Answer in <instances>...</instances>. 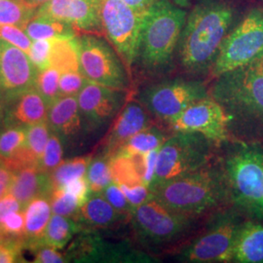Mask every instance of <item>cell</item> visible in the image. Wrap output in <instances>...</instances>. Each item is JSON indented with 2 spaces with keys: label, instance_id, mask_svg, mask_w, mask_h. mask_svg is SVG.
<instances>
[{
  "label": "cell",
  "instance_id": "7c38bea8",
  "mask_svg": "<svg viewBox=\"0 0 263 263\" xmlns=\"http://www.w3.org/2000/svg\"><path fill=\"white\" fill-rule=\"evenodd\" d=\"M146 12L147 10L134 9L122 0H102V28L129 68L138 59L141 28Z\"/></svg>",
  "mask_w": 263,
  "mask_h": 263
},
{
  "label": "cell",
  "instance_id": "2e32d148",
  "mask_svg": "<svg viewBox=\"0 0 263 263\" xmlns=\"http://www.w3.org/2000/svg\"><path fill=\"white\" fill-rule=\"evenodd\" d=\"M36 73L28 54L0 38V92L4 101L34 87Z\"/></svg>",
  "mask_w": 263,
  "mask_h": 263
},
{
  "label": "cell",
  "instance_id": "e575fe53",
  "mask_svg": "<svg viewBox=\"0 0 263 263\" xmlns=\"http://www.w3.org/2000/svg\"><path fill=\"white\" fill-rule=\"evenodd\" d=\"M50 203L54 214L77 219L81 205L72 194L63 187L55 188L50 196Z\"/></svg>",
  "mask_w": 263,
  "mask_h": 263
},
{
  "label": "cell",
  "instance_id": "c3c4849f",
  "mask_svg": "<svg viewBox=\"0 0 263 263\" xmlns=\"http://www.w3.org/2000/svg\"><path fill=\"white\" fill-rule=\"evenodd\" d=\"M3 119H4V100L3 96L0 92V126L3 124Z\"/></svg>",
  "mask_w": 263,
  "mask_h": 263
},
{
  "label": "cell",
  "instance_id": "681fc988",
  "mask_svg": "<svg viewBox=\"0 0 263 263\" xmlns=\"http://www.w3.org/2000/svg\"><path fill=\"white\" fill-rule=\"evenodd\" d=\"M24 1H26L28 4L33 6V7H38L49 0H24Z\"/></svg>",
  "mask_w": 263,
  "mask_h": 263
},
{
  "label": "cell",
  "instance_id": "ee69618b",
  "mask_svg": "<svg viewBox=\"0 0 263 263\" xmlns=\"http://www.w3.org/2000/svg\"><path fill=\"white\" fill-rule=\"evenodd\" d=\"M63 188L70 194H72L79 201L81 207L91 195V191H90L86 176L70 181L69 183L64 185Z\"/></svg>",
  "mask_w": 263,
  "mask_h": 263
},
{
  "label": "cell",
  "instance_id": "ffe728a7",
  "mask_svg": "<svg viewBox=\"0 0 263 263\" xmlns=\"http://www.w3.org/2000/svg\"><path fill=\"white\" fill-rule=\"evenodd\" d=\"M48 124L51 131L66 141L76 140L84 127V119L76 96L61 97L49 108Z\"/></svg>",
  "mask_w": 263,
  "mask_h": 263
},
{
  "label": "cell",
  "instance_id": "484cf974",
  "mask_svg": "<svg viewBox=\"0 0 263 263\" xmlns=\"http://www.w3.org/2000/svg\"><path fill=\"white\" fill-rule=\"evenodd\" d=\"M82 228L74 218L54 214L51 216L42 243L57 250L63 249Z\"/></svg>",
  "mask_w": 263,
  "mask_h": 263
},
{
  "label": "cell",
  "instance_id": "836d02e7",
  "mask_svg": "<svg viewBox=\"0 0 263 263\" xmlns=\"http://www.w3.org/2000/svg\"><path fill=\"white\" fill-rule=\"evenodd\" d=\"M28 128L10 126L0 133V161L13 157L23 147Z\"/></svg>",
  "mask_w": 263,
  "mask_h": 263
},
{
  "label": "cell",
  "instance_id": "b9f144b4",
  "mask_svg": "<svg viewBox=\"0 0 263 263\" xmlns=\"http://www.w3.org/2000/svg\"><path fill=\"white\" fill-rule=\"evenodd\" d=\"M119 186L122 189L125 196L128 199L129 203L134 209L143 204L152 196L151 188L142 183L134 185V186H127V185H119Z\"/></svg>",
  "mask_w": 263,
  "mask_h": 263
},
{
  "label": "cell",
  "instance_id": "83f0119b",
  "mask_svg": "<svg viewBox=\"0 0 263 263\" xmlns=\"http://www.w3.org/2000/svg\"><path fill=\"white\" fill-rule=\"evenodd\" d=\"M50 63L61 73L80 70L76 37L52 39Z\"/></svg>",
  "mask_w": 263,
  "mask_h": 263
},
{
  "label": "cell",
  "instance_id": "74e56055",
  "mask_svg": "<svg viewBox=\"0 0 263 263\" xmlns=\"http://www.w3.org/2000/svg\"><path fill=\"white\" fill-rule=\"evenodd\" d=\"M89 80L80 70H70L61 73L60 77V98L76 96L82 90Z\"/></svg>",
  "mask_w": 263,
  "mask_h": 263
},
{
  "label": "cell",
  "instance_id": "52a82bcc",
  "mask_svg": "<svg viewBox=\"0 0 263 263\" xmlns=\"http://www.w3.org/2000/svg\"><path fill=\"white\" fill-rule=\"evenodd\" d=\"M199 217L176 212L152 194L133 210L130 220L138 242L151 249L175 243L187 235L197 226Z\"/></svg>",
  "mask_w": 263,
  "mask_h": 263
},
{
  "label": "cell",
  "instance_id": "d4e9b609",
  "mask_svg": "<svg viewBox=\"0 0 263 263\" xmlns=\"http://www.w3.org/2000/svg\"><path fill=\"white\" fill-rule=\"evenodd\" d=\"M24 29L32 41L40 39L52 40L57 38L76 37L72 26L44 16L35 15L24 27Z\"/></svg>",
  "mask_w": 263,
  "mask_h": 263
},
{
  "label": "cell",
  "instance_id": "603a6c76",
  "mask_svg": "<svg viewBox=\"0 0 263 263\" xmlns=\"http://www.w3.org/2000/svg\"><path fill=\"white\" fill-rule=\"evenodd\" d=\"M50 199L44 196L34 198L25 209V248L35 250L44 246L42 241L51 219Z\"/></svg>",
  "mask_w": 263,
  "mask_h": 263
},
{
  "label": "cell",
  "instance_id": "3957f363",
  "mask_svg": "<svg viewBox=\"0 0 263 263\" xmlns=\"http://www.w3.org/2000/svg\"><path fill=\"white\" fill-rule=\"evenodd\" d=\"M151 190L165 206L191 216H200L231 203L221 161L211 162L201 169L168 180Z\"/></svg>",
  "mask_w": 263,
  "mask_h": 263
},
{
  "label": "cell",
  "instance_id": "7a4b0ae2",
  "mask_svg": "<svg viewBox=\"0 0 263 263\" xmlns=\"http://www.w3.org/2000/svg\"><path fill=\"white\" fill-rule=\"evenodd\" d=\"M233 21V11L223 2L199 4L186 17L179 42L181 66L188 72L212 68Z\"/></svg>",
  "mask_w": 263,
  "mask_h": 263
},
{
  "label": "cell",
  "instance_id": "f1b7e54d",
  "mask_svg": "<svg viewBox=\"0 0 263 263\" xmlns=\"http://www.w3.org/2000/svg\"><path fill=\"white\" fill-rule=\"evenodd\" d=\"M92 159V155H86L63 161L50 175L54 189L63 187L74 179L85 177Z\"/></svg>",
  "mask_w": 263,
  "mask_h": 263
},
{
  "label": "cell",
  "instance_id": "7bdbcfd3",
  "mask_svg": "<svg viewBox=\"0 0 263 263\" xmlns=\"http://www.w3.org/2000/svg\"><path fill=\"white\" fill-rule=\"evenodd\" d=\"M34 253L35 263H63L67 262V258L65 255L60 254L57 249L49 246H42L32 251Z\"/></svg>",
  "mask_w": 263,
  "mask_h": 263
},
{
  "label": "cell",
  "instance_id": "ba28073f",
  "mask_svg": "<svg viewBox=\"0 0 263 263\" xmlns=\"http://www.w3.org/2000/svg\"><path fill=\"white\" fill-rule=\"evenodd\" d=\"M234 210L216 211L202 232L176 255L181 262H232L238 231L242 226Z\"/></svg>",
  "mask_w": 263,
  "mask_h": 263
},
{
  "label": "cell",
  "instance_id": "6da1fadb",
  "mask_svg": "<svg viewBox=\"0 0 263 263\" xmlns=\"http://www.w3.org/2000/svg\"><path fill=\"white\" fill-rule=\"evenodd\" d=\"M216 78L209 93L224 110L230 136L262 134V70L252 62Z\"/></svg>",
  "mask_w": 263,
  "mask_h": 263
},
{
  "label": "cell",
  "instance_id": "60d3db41",
  "mask_svg": "<svg viewBox=\"0 0 263 263\" xmlns=\"http://www.w3.org/2000/svg\"><path fill=\"white\" fill-rule=\"evenodd\" d=\"M103 195L117 212H119L123 216L130 218L134 208L132 207L122 189L116 182L112 181L105 188L103 191Z\"/></svg>",
  "mask_w": 263,
  "mask_h": 263
},
{
  "label": "cell",
  "instance_id": "4dcf8cb0",
  "mask_svg": "<svg viewBox=\"0 0 263 263\" xmlns=\"http://www.w3.org/2000/svg\"><path fill=\"white\" fill-rule=\"evenodd\" d=\"M110 168L113 181L118 185L134 186L142 183L131 155L120 152L114 153L110 156Z\"/></svg>",
  "mask_w": 263,
  "mask_h": 263
},
{
  "label": "cell",
  "instance_id": "277c9868",
  "mask_svg": "<svg viewBox=\"0 0 263 263\" xmlns=\"http://www.w3.org/2000/svg\"><path fill=\"white\" fill-rule=\"evenodd\" d=\"M186 17L185 10L170 0H156L151 5L143 20L137 59L144 68L157 71L169 65Z\"/></svg>",
  "mask_w": 263,
  "mask_h": 263
},
{
  "label": "cell",
  "instance_id": "d6a6232c",
  "mask_svg": "<svg viewBox=\"0 0 263 263\" xmlns=\"http://www.w3.org/2000/svg\"><path fill=\"white\" fill-rule=\"evenodd\" d=\"M60 77L61 72L54 66L37 70L34 88L43 98L49 108L60 98Z\"/></svg>",
  "mask_w": 263,
  "mask_h": 263
},
{
  "label": "cell",
  "instance_id": "f546056e",
  "mask_svg": "<svg viewBox=\"0 0 263 263\" xmlns=\"http://www.w3.org/2000/svg\"><path fill=\"white\" fill-rule=\"evenodd\" d=\"M35 8L37 7L24 0H0V26L11 25L24 28L35 16Z\"/></svg>",
  "mask_w": 263,
  "mask_h": 263
},
{
  "label": "cell",
  "instance_id": "9a60e30c",
  "mask_svg": "<svg viewBox=\"0 0 263 263\" xmlns=\"http://www.w3.org/2000/svg\"><path fill=\"white\" fill-rule=\"evenodd\" d=\"M169 126L174 132L202 134L216 143L227 142L230 138L226 112L210 95L188 106Z\"/></svg>",
  "mask_w": 263,
  "mask_h": 263
},
{
  "label": "cell",
  "instance_id": "4fadbf2b",
  "mask_svg": "<svg viewBox=\"0 0 263 263\" xmlns=\"http://www.w3.org/2000/svg\"><path fill=\"white\" fill-rule=\"evenodd\" d=\"M68 261L76 262H156L151 254L134 247L129 241L110 243L92 232H83L70 249Z\"/></svg>",
  "mask_w": 263,
  "mask_h": 263
},
{
  "label": "cell",
  "instance_id": "f907efd6",
  "mask_svg": "<svg viewBox=\"0 0 263 263\" xmlns=\"http://www.w3.org/2000/svg\"><path fill=\"white\" fill-rule=\"evenodd\" d=\"M253 63L263 71V53L260 56L257 57L254 61H253Z\"/></svg>",
  "mask_w": 263,
  "mask_h": 263
},
{
  "label": "cell",
  "instance_id": "ab89813d",
  "mask_svg": "<svg viewBox=\"0 0 263 263\" xmlns=\"http://www.w3.org/2000/svg\"><path fill=\"white\" fill-rule=\"evenodd\" d=\"M0 38L19 48L28 55L32 40L29 38L24 28L18 26L2 25L0 26Z\"/></svg>",
  "mask_w": 263,
  "mask_h": 263
},
{
  "label": "cell",
  "instance_id": "e0dca14e",
  "mask_svg": "<svg viewBox=\"0 0 263 263\" xmlns=\"http://www.w3.org/2000/svg\"><path fill=\"white\" fill-rule=\"evenodd\" d=\"M101 6L102 0H49L38 6L35 15L90 31L102 28Z\"/></svg>",
  "mask_w": 263,
  "mask_h": 263
},
{
  "label": "cell",
  "instance_id": "d590c367",
  "mask_svg": "<svg viewBox=\"0 0 263 263\" xmlns=\"http://www.w3.org/2000/svg\"><path fill=\"white\" fill-rule=\"evenodd\" d=\"M63 153L64 149L61 138L56 133L51 132L43 155L38 163V169L45 174L51 175V173L63 162Z\"/></svg>",
  "mask_w": 263,
  "mask_h": 263
},
{
  "label": "cell",
  "instance_id": "44dd1931",
  "mask_svg": "<svg viewBox=\"0 0 263 263\" xmlns=\"http://www.w3.org/2000/svg\"><path fill=\"white\" fill-rule=\"evenodd\" d=\"M53 190L50 175L41 172L36 166L25 167L13 172L10 193L19 201L23 211L34 198L44 196L50 199Z\"/></svg>",
  "mask_w": 263,
  "mask_h": 263
},
{
  "label": "cell",
  "instance_id": "8d00e7d4",
  "mask_svg": "<svg viewBox=\"0 0 263 263\" xmlns=\"http://www.w3.org/2000/svg\"><path fill=\"white\" fill-rule=\"evenodd\" d=\"M158 149L143 154H132V158L136 164L142 183L151 188L155 175Z\"/></svg>",
  "mask_w": 263,
  "mask_h": 263
},
{
  "label": "cell",
  "instance_id": "cb8c5ba5",
  "mask_svg": "<svg viewBox=\"0 0 263 263\" xmlns=\"http://www.w3.org/2000/svg\"><path fill=\"white\" fill-rule=\"evenodd\" d=\"M232 262L263 263V224L243 222L238 231Z\"/></svg>",
  "mask_w": 263,
  "mask_h": 263
},
{
  "label": "cell",
  "instance_id": "5bb4252c",
  "mask_svg": "<svg viewBox=\"0 0 263 263\" xmlns=\"http://www.w3.org/2000/svg\"><path fill=\"white\" fill-rule=\"evenodd\" d=\"M77 101L86 126L99 130L114 121L126 104L127 93L88 81L77 95Z\"/></svg>",
  "mask_w": 263,
  "mask_h": 263
},
{
  "label": "cell",
  "instance_id": "1f68e13d",
  "mask_svg": "<svg viewBox=\"0 0 263 263\" xmlns=\"http://www.w3.org/2000/svg\"><path fill=\"white\" fill-rule=\"evenodd\" d=\"M86 179L91 193H103L113 181L110 157L103 153L93 158L87 170Z\"/></svg>",
  "mask_w": 263,
  "mask_h": 263
},
{
  "label": "cell",
  "instance_id": "5b68a950",
  "mask_svg": "<svg viewBox=\"0 0 263 263\" xmlns=\"http://www.w3.org/2000/svg\"><path fill=\"white\" fill-rule=\"evenodd\" d=\"M231 203L249 216L263 219V153L237 142L221 161Z\"/></svg>",
  "mask_w": 263,
  "mask_h": 263
},
{
  "label": "cell",
  "instance_id": "30bf717a",
  "mask_svg": "<svg viewBox=\"0 0 263 263\" xmlns=\"http://www.w3.org/2000/svg\"><path fill=\"white\" fill-rule=\"evenodd\" d=\"M263 53V10L254 8L234 29L228 32L219 48L212 74L224 72L252 63Z\"/></svg>",
  "mask_w": 263,
  "mask_h": 263
},
{
  "label": "cell",
  "instance_id": "ac0fdd59",
  "mask_svg": "<svg viewBox=\"0 0 263 263\" xmlns=\"http://www.w3.org/2000/svg\"><path fill=\"white\" fill-rule=\"evenodd\" d=\"M151 114L138 102H128L114 119L104 139L103 153L111 156L125 141L151 126Z\"/></svg>",
  "mask_w": 263,
  "mask_h": 263
},
{
  "label": "cell",
  "instance_id": "f35d334b",
  "mask_svg": "<svg viewBox=\"0 0 263 263\" xmlns=\"http://www.w3.org/2000/svg\"><path fill=\"white\" fill-rule=\"evenodd\" d=\"M51 50L52 40L50 39H40L32 41L28 56L37 70L45 69L51 66Z\"/></svg>",
  "mask_w": 263,
  "mask_h": 263
},
{
  "label": "cell",
  "instance_id": "816d5d0a",
  "mask_svg": "<svg viewBox=\"0 0 263 263\" xmlns=\"http://www.w3.org/2000/svg\"><path fill=\"white\" fill-rule=\"evenodd\" d=\"M189 0H175L176 4H178L179 6H186L188 4Z\"/></svg>",
  "mask_w": 263,
  "mask_h": 263
},
{
  "label": "cell",
  "instance_id": "8992f818",
  "mask_svg": "<svg viewBox=\"0 0 263 263\" xmlns=\"http://www.w3.org/2000/svg\"><path fill=\"white\" fill-rule=\"evenodd\" d=\"M216 142L195 132H175L160 146L151 189L212 162Z\"/></svg>",
  "mask_w": 263,
  "mask_h": 263
},
{
  "label": "cell",
  "instance_id": "d6986e66",
  "mask_svg": "<svg viewBox=\"0 0 263 263\" xmlns=\"http://www.w3.org/2000/svg\"><path fill=\"white\" fill-rule=\"evenodd\" d=\"M49 107L32 87L27 91L4 101V119L5 127L15 126L28 128L39 123L48 121Z\"/></svg>",
  "mask_w": 263,
  "mask_h": 263
},
{
  "label": "cell",
  "instance_id": "4316f807",
  "mask_svg": "<svg viewBox=\"0 0 263 263\" xmlns=\"http://www.w3.org/2000/svg\"><path fill=\"white\" fill-rule=\"evenodd\" d=\"M168 137L159 128L152 126L139 132L127 141H125L116 152L124 154H143L159 149ZM115 152V153H116Z\"/></svg>",
  "mask_w": 263,
  "mask_h": 263
},
{
  "label": "cell",
  "instance_id": "7dc6e473",
  "mask_svg": "<svg viewBox=\"0 0 263 263\" xmlns=\"http://www.w3.org/2000/svg\"><path fill=\"white\" fill-rule=\"evenodd\" d=\"M125 4L134 9L146 11L156 0H122Z\"/></svg>",
  "mask_w": 263,
  "mask_h": 263
},
{
  "label": "cell",
  "instance_id": "bcb514c9",
  "mask_svg": "<svg viewBox=\"0 0 263 263\" xmlns=\"http://www.w3.org/2000/svg\"><path fill=\"white\" fill-rule=\"evenodd\" d=\"M13 179V172L0 161V200L10 192Z\"/></svg>",
  "mask_w": 263,
  "mask_h": 263
},
{
  "label": "cell",
  "instance_id": "9c48e42d",
  "mask_svg": "<svg viewBox=\"0 0 263 263\" xmlns=\"http://www.w3.org/2000/svg\"><path fill=\"white\" fill-rule=\"evenodd\" d=\"M79 67L89 80L109 88L127 90L130 80L121 57L104 38L92 34L76 37Z\"/></svg>",
  "mask_w": 263,
  "mask_h": 263
},
{
  "label": "cell",
  "instance_id": "7402d4cb",
  "mask_svg": "<svg viewBox=\"0 0 263 263\" xmlns=\"http://www.w3.org/2000/svg\"><path fill=\"white\" fill-rule=\"evenodd\" d=\"M127 219V216L121 215L110 205L103 193H91L80 208L76 220L82 227L109 228Z\"/></svg>",
  "mask_w": 263,
  "mask_h": 263
},
{
  "label": "cell",
  "instance_id": "8fae6325",
  "mask_svg": "<svg viewBox=\"0 0 263 263\" xmlns=\"http://www.w3.org/2000/svg\"><path fill=\"white\" fill-rule=\"evenodd\" d=\"M209 95L203 82L173 79L148 86L141 92L139 102L153 117L170 125L188 106Z\"/></svg>",
  "mask_w": 263,
  "mask_h": 263
},
{
  "label": "cell",
  "instance_id": "f6af8a7d",
  "mask_svg": "<svg viewBox=\"0 0 263 263\" xmlns=\"http://www.w3.org/2000/svg\"><path fill=\"white\" fill-rule=\"evenodd\" d=\"M19 211H23L19 201L12 193L10 192L7 193L0 200V223L6 218V216L8 215Z\"/></svg>",
  "mask_w": 263,
  "mask_h": 263
}]
</instances>
